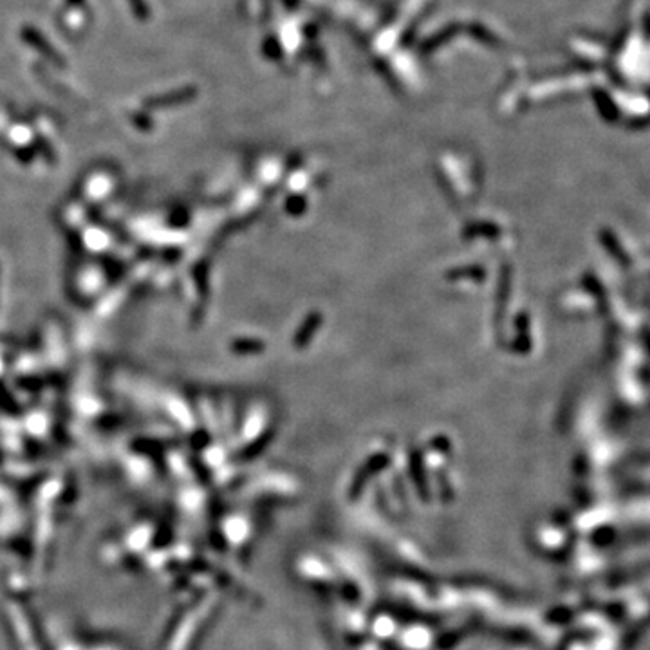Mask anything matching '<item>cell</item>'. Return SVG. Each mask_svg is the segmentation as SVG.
Here are the masks:
<instances>
[{
  "label": "cell",
  "mask_w": 650,
  "mask_h": 650,
  "mask_svg": "<svg viewBox=\"0 0 650 650\" xmlns=\"http://www.w3.org/2000/svg\"><path fill=\"white\" fill-rule=\"evenodd\" d=\"M22 37H24V40L28 42V44H31L33 47L37 49V51H40V53L44 54L45 58H49V60L54 62V64H58V65H64L62 54L57 53V51H54V49L51 47V45H49V42L45 40L44 37H42V35L37 31V29H35V28H24V31H22Z\"/></svg>",
  "instance_id": "6da1fadb"
},
{
  "label": "cell",
  "mask_w": 650,
  "mask_h": 650,
  "mask_svg": "<svg viewBox=\"0 0 650 650\" xmlns=\"http://www.w3.org/2000/svg\"><path fill=\"white\" fill-rule=\"evenodd\" d=\"M62 21H64V24L67 25V29H71V31H73V29L83 28L85 21H87V16H85V8H71L69 6V9L64 13V16H62Z\"/></svg>",
  "instance_id": "7a4b0ae2"
},
{
  "label": "cell",
  "mask_w": 650,
  "mask_h": 650,
  "mask_svg": "<svg viewBox=\"0 0 650 650\" xmlns=\"http://www.w3.org/2000/svg\"><path fill=\"white\" fill-rule=\"evenodd\" d=\"M129 6L136 18H139V21H146L149 18L150 11L145 0H129Z\"/></svg>",
  "instance_id": "3957f363"
},
{
  "label": "cell",
  "mask_w": 650,
  "mask_h": 650,
  "mask_svg": "<svg viewBox=\"0 0 650 650\" xmlns=\"http://www.w3.org/2000/svg\"><path fill=\"white\" fill-rule=\"evenodd\" d=\"M71 8H85V0H67Z\"/></svg>",
  "instance_id": "277c9868"
}]
</instances>
